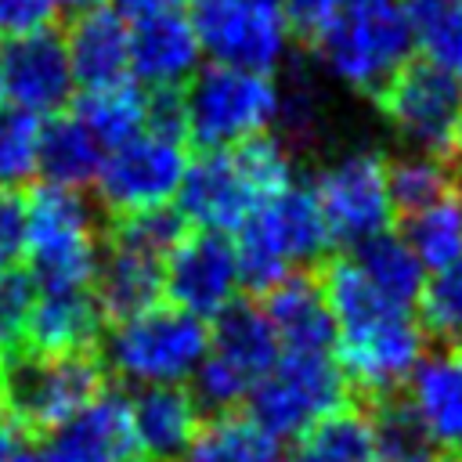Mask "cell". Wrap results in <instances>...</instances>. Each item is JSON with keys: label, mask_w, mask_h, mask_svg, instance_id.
<instances>
[{"label": "cell", "mask_w": 462, "mask_h": 462, "mask_svg": "<svg viewBox=\"0 0 462 462\" xmlns=\"http://www.w3.org/2000/svg\"><path fill=\"white\" fill-rule=\"evenodd\" d=\"M296 462H379L365 408L350 397L296 437Z\"/></svg>", "instance_id": "27"}, {"label": "cell", "mask_w": 462, "mask_h": 462, "mask_svg": "<svg viewBox=\"0 0 462 462\" xmlns=\"http://www.w3.org/2000/svg\"><path fill=\"white\" fill-rule=\"evenodd\" d=\"M282 346L274 339V328L253 296H235L224 310L213 314L206 361L231 375L245 393H253V386L274 368Z\"/></svg>", "instance_id": "16"}, {"label": "cell", "mask_w": 462, "mask_h": 462, "mask_svg": "<svg viewBox=\"0 0 462 462\" xmlns=\"http://www.w3.org/2000/svg\"><path fill=\"white\" fill-rule=\"evenodd\" d=\"M184 141L141 130L137 137L112 148L97 170V202L105 217L141 213L155 206H170L184 180Z\"/></svg>", "instance_id": "10"}, {"label": "cell", "mask_w": 462, "mask_h": 462, "mask_svg": "<svg viewBox=\"0 0 462 462\" xmlns=\"http://www.w3.org/2000/svg\"><path fill=\"white\" fill-rule=\"evenodd\" d=\"M191 29L199 47L231 69L271 72L285 54V14L282 4L267 0H191Z\"/></svg>", "instance_id": "11"}, {"label": "cell", "mask_w": 462, "mask_h": 462, "mask_svg": "<svg viewBox=\"0 0 462 462\" xmlns=\"http://www.w3.org/2000/svg\"><path fill=\"white\" fill-rule=\"evenodd\" d=\"M0 462H43L40 437L7 415H0Z\"/></svg>", "instance_id": "39"}, {"label": "cell", "mask_w": 462, "mask_h": 462, "mask_svg": "<svg viewBox=\"0 0 462 462\" xmlns=\"http://www.w3.org/2000/svg\"><path fill=\"white\" fill-rule=\"evenodd\" d=\"M72 116L97 137L101 148H119L123 141L137 137L144 130L148 119V94L141 87L116 83V87H101V90H83Z\"/></svg>", "instance_id": "28"}, {"label": "cell", "mask_w": 462, "mask_h": 462, "mask_svg": "<svg viewBox=\"0 0 462 462\" xmlns=\"http://www.w3.org/2000/svg\"><path fill=\"white\" fill-rule=\"evenodd\" d=\"M411 36L422 43V58L462 76V0H401Z\"/></svg>", "instance_id": "32"}, {"label": "cell", "mask_w": 462, "mask_h": 462, "mask_svg": "<svg viewBox=\"0 0 462 462\" xmlns=\"http://www.w3.org/2000/svg\"><path fill=\"white\" fill-rule=\"evenodd\" d=\"M199 36L180 11L130 25V72L148 87H184L199 72Z\"/></svg>", "instance_id": "22"}, {"label": "cell", "mask_w": 462, "mask_h": 462, "mask_svg": "<svg viewBox=\"0 0 462 462\" xmlns=\"http://www.w3.org/2000/svg\"><path fill=\"white\" fill-rule=\"evenodd\" d=\"M137 455L130 401L108 390L43 440V462H137Z\"/></svg>", "instance_id": "15"}, {"label": "cell", "mask_w": 462, "mask_h": 462, "mask_svg": "<svg viewBox=\"0 0 462 462\" xmlns=\"http://www.w3.org/2000/svg\"><path fill=\"white\" fill-rule=\"evenodd\" d=\"M357 404L368 415L379 462H444V458H451V455H444V448L433 440V433L426 430V422L411 408L404 386L393 393L357 401Z\"/></svg>", "instance_id": "26"}, {"label": "cell", "mask_w": 462, "mask_h": 462, "mask_svg": "<svg viewBox=\"0 0 462 462\" xmlns=\"http://www.w3.org/2000/svg\"><path fill=\"white\" fill-rule=\"evenodd\" d=\"M328 245L332 238L314 191L289 184L238 227V282L249 296H260L282 278L318 267Z\"/></svg>", "instance_id": "3"}, {"label": "cell", "mask_w": 462, "mask_h": 462, "mask_svg": "<svg viewBox=\"0 0 462 462\" xmlns=\"http://www.w3.org/2000/svg\"><path fill=\"white\" fill-rule=\"evenodd\" d=\"M162 263L159 256L112 242L101 235L97 267H94V300L105 314V325L126 321L141 310L159 307L162 300Z\"/></svg>", "instance_id": "19"}, {"label": "cell", "mask_w": 462, "mask_h": 462, "mask_svg": "<svg viewBox=\"0 0 462 462\" xmlns=\"http://www.w3.org/2000/svg\"><path fill=\"white\" fill-rule=\"evenodd\" d=\"M101 0H58V11H69V14H79V11H90L97 7Z\"/></svg>", "instance_id": "41"}, {"label": "cell", "mask_w": 462, "mask_h": 462, "mask_svg": "<svg viewBox=\"0 0 462 462\" xmlns=\"http://www.w3.org/2000/svg\"><path fill=\"white\" fill-rule=\"evenodd\" d=\"M36 307V282L22 263H0V357L25 346V328Z\"/></svg>", "instance_id": "35"}, {"label": "cell", "mask_w": 462, "mask_h": 462, "mask_svg": "<svg viewBox=\"0 0 462 462\" xmlns=\"http://www.w3.org/2000/svg\"><path fill=\"white\" fill-rule=\"evenodd\" d=\"M101 224L79 191L36 188L29 195V274L36 289H90Z\"/></svg>", "instance_id": "6"}, {"label": "cell", "mask_w": 462, "mask_h": 462, "mask_svg": "<svg viewBox=\"0 0 462 462\" xmlns=\"http://www.w3.org/2000/svg\"><path fill=\"white\" fill-rule=\"evenodd\" d=\"M350 401V386L332 354H282L253 386L242 415L271 440H292Z\"/></svg>", "instance_id": "7"}, {"label": "cell", "mask_w": 462, "mask_h": 462, "mask_svg": "<svg viewBox=\"0 0 462 462\" xmlns=\"http://www.w3.org/2000/svg\"><path fill=\"white\" fill-rule=\"evenodd\" d=\"M267 314L282 354H332L336 350V321L325 303L321 282L310 271H296L253 296Z\"/></svg>", "instance_id": "17"}, {"label": "cell", "mask_w": 462, "mask_h": 462, "mask_svg": "<svg viewBox=\"0 0 462 462\" xmlns=\"http://www.w3.org/2000/svg\"><path fill=\"white\" fill-rule=\"evenodd\" d=\"M375 108L419 152L451 155L462 119V79L430 58H408L379 90Z\"/></svg>", "instance_id": "9"}, {"label": "cell", "mask_w": 462, "mask_h": 462, "mask_svg": "<svg viewBox=\"0 0 462 462\" xmlns=\"http://www.w3.org/2000/svg\"><path fill=\"white\" fill-rule=\"evenodd\" d=\"M29 249V195L0 188V263H22Z\"/></svg>", "instance_id": "36"}, {"label": "cell", "mask_w": 462, "mask_h": 462, "mask_svg": "<svg viewBox=\"0 0 462 462\" xmlns=\"http://www.w3.org/2000/svg\"><path fill=\"white\" fill-rule=\"evenodd\" d=\"M130 419L137 433V448L148 462H177L206 422L184 383L141 386L130 401Z\"/></svg>", "instance_id": "21"}, {"label": "cell", "mask_w": 462, "mask_h": 462, "mask_svg": "<svg viewBox=\"0 0 462 462\" xmlns=\"http://www.w3.org/2000/svg\"><path fill=\"white\" fill-rule=\"evenodd\" d=\"M101 152L105 148L97 144V137L72 112H58V116H47V123H40L36 173L51 188L83 191L97 180V170L105 162Z\"/></svg>", "instance_id": "24"}, {"label": "cell", "mask_w": 462, "mask_h": 462, "mask_svg": "<svg viewBox=\"0 0 462 462\" xmlns=\"http://www.w3.org/2000/svg\"><path fill=\"white\" fill-rule=\"evenodd\" d=\"M397 227L422 267L440 271V267L462 260V191L433 202L430 209L401 220Z\"/></svg>", "instance_id": "31"}, {"label": "cell", "mask_w": 462, "mask_h": 462, "mask_svg": "<svg viewBox=\"0 0 462 462\" xmlns=\"http://www.w3.org/2000/svg\"><path fill=\"white\" fill-rule=\"evenodd\" d=\"M444 462H455V458H444Z\"/></svg>", "instance_id": "44"}, {"label": "cell", "mask_w": 462, "mask_h": 462, "mask_svg": "<svg viewBox=\"0 0 462 462\" xmlns=\"http://www.w3.org/2000/svg\"><path fill=\"white\" fill-rule=\"evenodd\" d=\"M58 18V0H0V40L47 29Z\"/></svg>", "instance_id": "37"}, {"label": "cell", "mask_w": 462, "mask_h": 462, "mask_svg": "<svg viewBox=\"0 0 462 462\" xmlns=\"http://www.w3.org/2000/svg\"><path fill=\"white\" fill-rule=\"evenodd\" d=\"M188 0H112V7L123 14V18H152V14H170V11H180Z\"/></svg>", "instance_id": "40"}, {"label": "cell", "mask_w": 462, "mask_h": 462, "mask_svg": "<svg viewBox=\"0 0 462 462\" xmlns=\"http://www.w3.org/2000/svg\"><path fill=\"white\" fill-rule=\"evenodd\" d=\"M209 350V325L173 303H159L126 321L108 325L101 336V361L108 379L162 386L188 379Z\"/></svg>", "instance_id": "4"}, {"label": "cell", "mask_w": 462, "mask_h": 462, "mask_svg": "<svg viewBox=\"0 0 462 462\" xmlns=\"http://www.w3.org/2000/svg\"><path fill=\"white\" fill-rule=\"evenodd\" d=\"M411 29L393 0L339 7L328 29L314 40V54L354 90L375 97V90L411 58Z\"/></svg>", "instance_id": "8"}, {"label": "cell", "mask_w": 462, "mask_h": 462, "mask_svg": "<svg viewBox=\"0 0 462 462\" xmlns=\"http://www.w3.org/2000/svg\"><path fill=\"white\" fill-rule=\"evenodd\" d=\"M184 126L188 144L199 152L231 148L245 137H256L278 116V87L267 72L206 65L184 87Z\"/></svg>", "instance_id": "5"}, {"label": "cell", "mask_w": 462, "mask_h": 462, "mask_svg": "<svg viewBox=\"0 0 462 462\" xmlns=\"http://www.w3.org/2000/svg\"><path fill=\"white\" fill-rule=\"evenodd\" d=\"M343 0H282L285 25L303 40V47H314V40L328 29V22L339 14Z\"/></svg>", "instance_id": "38"}, {"label": "cell", "mask_w": 462, "mask_h": 462, "mask_svg": "<svg viewBox=\"0 0 462 462\" xmlns=\"http://www.w3.org/2000/svg\"><path fill=\"white\" fill-rule=\"evenodd\" d=\"M354 263L365 271V278L397 307H415V296L422 289V263L419 256L408 249V242L393 231H379L372 238H365L361 245H354Z\"/></svg>", "instance_id": "29"}, {"label": "cell", "mask_w": 462, "mask_h": 462, "mask_svg": "<svg viewBox=\"0 0 462 462\" xmlns=\"http://www.w3.org/2000/svg\"><path fill=\"white\" fill-rule=\"evenodd\" d=\"M462 191V166L451 155H386V195H390V220L401 224L433 202Z\"/></svg>", "instance_id": "25"}, {"label": "cell", "mask_w": 462, "mask_h": 462, "mask_svg": "<svg viewBox=\"0 0 462 462\" xmlns=\"http://www.w3.org/2000/svg\"><path fill=\"white\" fill-rule=\"evenodd\" d=\"M65 51L72 79L83 90H101L130 79V25L116 7H90L69 18Z\"/></svg>", "instance_id": "18"}, {"label": "cell", "mask_w": 462, "mask_h": 462, "mask_svg": "<svg viewBox=\"0 0 462 462\" xmlns=\"http://www.w3.org/2000/svg\"><path fill=\"white\" fill-rule=\"evenodd\" d=\"M411 310L426 343L462 346V260L433 271L422 282Z\"/></svg>", "instance_id": "33"}, {"label": "cell", "mask_w": 462, "mask_h": 462, "mask_svg": "<svg viewBox=\"0 0 462 462\" xmlns=\"http://www.w3.org/2000/svg\"><path fill=\"white\" fill-rule=\"evenodd\" d=\"M105 336V314L94 289H36V307L25 328V346L43 354L97 350Z\"/></svg>", "instance_id": "23"}, {"label": "cell", "mask_w": 462, "mask_h": 462, "mask_svg": "<svg viewBox=\"0 0 462 462\" xmlns=\"http://www.w3.org/2000/svg\"><path fill=\"white\" fill-rule=\"evenodd\" d=\"M137 462H148V458H137Z\"/></svg>", "instance_id": "43"}, {"label": "cell", "mask_w": 462, "mask_h": 462, "mask_svg": "<svg viewBox=\"0 0 462 462\" xmlns=\"http://www.w3.org/2000/svg\"><path fill=\"white\" fill-rule=\"evenodd\" d=\"M72 65L65 36L47 25L14 40H0V94L29 116H58L72 101Z\"/></svg>", "instance_id": "14"}, {"label": "cell", "mask_w": 462, "mask_h": 462, "mask_svg": "<svg viewBox=\"0 0 462 462\" xmlns=\"http://www.w3.org/2000/svg\"><path fill=\"white\" fill-rule=\"evenodd\" d=\"M278 440L256 430L242 411L206 419L177 462H278Z\"/></svg>", "instance_id": "30"}, {"label": "cell", "mask_w": 462, "mask_h": 462, "mask_svg": "<svg viewBox=\"0 0 462 462\" xmlns=\"http://www.w3.org/2000/svg\"><path fill=\"white\" fill-rule=\"evenodd\" d=\"M0 415H4V404H0Z\"/></svg>", "instance_id": "45"}, {"label": "cell", "mask_w": 462, "mask_h": 462, "mask_svg": "<svg viewBox=\"0 0 462 462\" xmlns=\"http://www.w3.org/2000/svg\"><path fill=\"white\" fill-rule=\"evenodd\" d=\"M314 199L325 217L328 238L339 245H361L365 238L386 231L390 195H386V155L361 148L332 162L314 180Z\"/></svg>", "instance_id": "12"}, {"label": "cell", "mask_w": 462, "mask_h": 462, "mask_svg": "<svg viewBox=\"0 0 462 462\" xmlns=\"http://www.w3.org/2000/svg\"><path fill=\"white\" fill-rule=\"evenodd\" d=\"M292 184V162L278 137L256 134L231 148L195 152L177 188V213L202 231L242 227L267 199Z\"/></svg>", "instance_id": "1"}, {"label": "cell", "mask_w": 462, "mask_h": 462, "mask_svg": "<svg viewBox=\"0 0 462 462\" xmlns=\"http://www.w3.org/2000/svg\"><path fill=\"white\" fill-rule=\"evenodd\" d=\"M36 144H40V119L0 105V188H22L36 173Z\"/></svg>", "instance_id": "34"}, {"label": "cell", "mask_w": 462, "mask_h": 462, "mask_svg": "<svg viewBox=\"0 0 462 462\" xmlns=\"http://www.w3.org/2000/svg\"><path fill=\"white\" fill-rule=\"evenodd\" d=\"M404 393L444 455H462V346H437L419 357Z\"/></svg>", "instance_id": "20"}, {"label": "cell", "mask_w": 462, "mask_h": 462, "mask_svg": "<svg viewBox=\"0 0 462 462\" xmlns=\"http://www.w3.org/2000/svg\"><path fill=\"white\" fill-rule=\"evenodd\" d=\"M238 289V253L220 231H184L162 263L166 303L195 318H213L235 300Z\"/></svg>", "instance_id": "13"}, {"label": "cell", "mask_w": 462, "mask_h": 462, "mask_svg": "<svg viewBox=\"0 0 462 462\" xmlns=\"http://www.w3.org/2000/svg\"><path fill=\"white\" fill-rule=\"evenodd\" d=\"M108 390V368L97 350L43 354L18 346L0 357V404L4 415L25 430L51 433Z\"/></svg>", "instance_id": "2"}, {"label": "cell", "mask_w": 462, "mask_h": 462, "mask_svg": "<svg viewBox=\"0 0 462 462\" xmlns=\"http://www.w3.org/2000/svg\"><path fill=\"white\" fill-rule=\"evenodd\" d=\"M357 4H375V0H343L339 7H357Z\"/></svg>", "instance_id": "42"}, {"label": "cell", "mask_w": 462, "mask_h": 462, "mask_svg": "<svg viewBox=\"0 0 462 462\" xmlns=\"http://www.w3.org/2000/svg\"><path fill=\"white\" fill-rule=\"evenodd\" d=\"M278 462H285V458H278Z\"/></svg>", "instance_id": "46"}]
</instances>
